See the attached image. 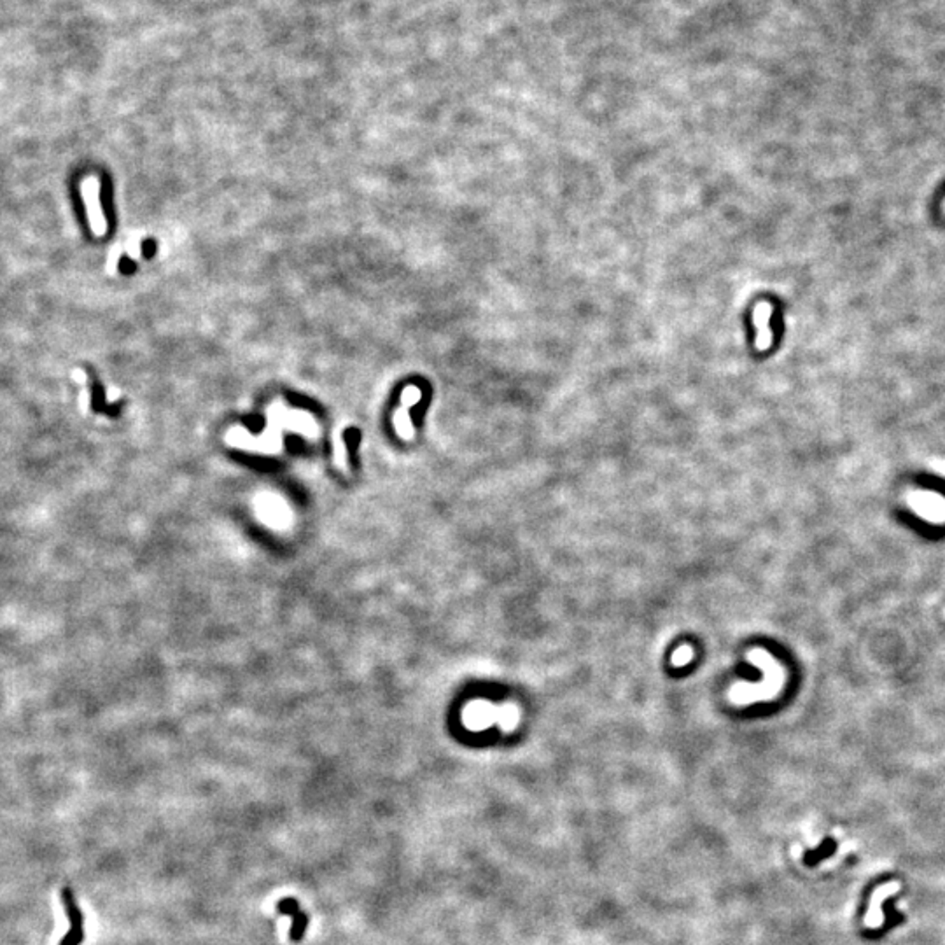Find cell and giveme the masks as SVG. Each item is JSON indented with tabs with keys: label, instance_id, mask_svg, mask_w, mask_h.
<instances>
[{
	"label": "cell",
	"instance_id": "cell-10",
	"mask_svg": "<svg viewBox=\"0 0 945 945\" xmlns=\"http://www.w3.org/2000/svg\"><path fill=\"white\" fill-rule=\"evenodd\" d=\"M90 398H91L90 391H86V389H84V391L81 392V396H79V405H81V408H83V412H88V405H90Z\"/></svg>",
	"mask_w": 945,
	"mask_h": 945
},
{
	"label": "cell",
	"instance_id": "cell-2",
	"mask_svg": "<svg viewBox=\"0 0 945 945\" xmlns=\"http://www.w3.org/2000/svg\"><path fill=\"white\" fill-rule=\"evenodd\" d=\"M81 196H83L91 231L95 237H104L107 233V219H105L100 205V180L95 175L86 177L81 182Z\"/></svg>",
	"mask_w": 945,
	"mask_h": 945
},
{
	"label": "cell",
	"instance_id": "cell-6",
	"mask_svg": "<svg viewBox=\"0 0 945 945\" xmlns=\"http://www.w3.org/2000/svg\"><path fill=\"white\" fill-rule=\"evenodd\" d=\"M277 912L284 914V916H291L292 917V924L291 930H289V938L291 942H302L305 938L306 928H309V914L303 912L302 907H299V902L296 898H282L281 902L277 903Z\"/></svg>",
	"mask_w": 945,
	"mask_h": 945
},
{
	"label": "cell",
	"instance_id": "cell-3",
	"mask_svg": "<svg viewBox=\"0 0 945 945\" xmlns=\"http://www.w3.org/2000/svg\"><path fill=\"white\" fill-rule=\"evenodd\" d=\"M61 896V903H63V909L67 912V917H69L70 923V931L65 935L63 938L60 940V945H81L84 940V916L81 912L79 905L76 902V896H74V891L69 888V886H65L63 889L60 891Z\"/></svg>",
	"mask_w": 945,
	"mask_h": 945
},
{
	"label": "cell",
	"instance_id": "cell-7",
	"mask_svg": "<svg viewBox=\"0 0 945 945\" xmlns=\"http://www.w3.org/2000/svg\"><path fill=\"white\" fill-rule=\"evenodd\" d=\"M770 315H772V305L767 302H760L756 305L755 313H753V320H755L756 326V349L758 350H767L772 343V331L769 327V320Z\"/></svg>",
	"mask_w": 945,
	"mask_h": 945
},
{
	"label": "cell",
	"instance_id": "cell-12",
	"mask_svg": "<svg viewBox=\"0 0 945 945\" xmlns=\"http://www.w3.org/2000/svg\"><path fill=\"white\" fill-rule=\"evenodd\" d=\"M944 615H945V611H944Z\"/></svg>",
	"mask_w": 945,
	"mask_h": 945
},
{
	"label": "cell",
	"instance_id": "cell-9",
	"mask_svg": "<svg viewBox=\"0 0 945 945\" xmlns=\"http://www.w3.org/2000/svg\"><path fill=\"white\" fill-rule=\"evenodd\" d=\"M119 254H121V249H119V245H116V247L111 251V254H109V263H107L109 274H114V272H116V265H118V261H119Z\"/></svg>",
	"mask_w": 945,
	"mask_h": 945
},
{
	"label": "cell",
	"instance_id": "cell-5",
	"mask_svg": "<svg viewBox=\"0 0 945 945\" xmlns=\"http://www.w3.org/2000/svg\"><path fill=\"white\" fill-rule=\"evenodd\" d=\"M902 889L900 882H888V884L879 886L877 889H873L872 896H870V905L868 910L865 914V926L870 928V930H879V928L884 924V912H882V903L884 900H888L889 896L896 895V893Z\"/></svg>",
	"mask_w": 945,
	"mask_h": 945
},
{
	"label": "cell",
	"instance_id": "cell-4",
	"mask_svg": "<svg viewBox=\"0 0 945 945\" xmlns=\"http://www.w3.org/2000/svg\"><path fill=\"white\" fill-rule=\"evenodd\" d=\"M422 398L421 389L415 387V385H408L405 387L401 394V408H398L394 414V425L398 435L401 436L403 439H414L415 436V429L414 424L410 421V415H408V408L417 405Z\"/></svg>",
	"mask_w": 945,
	"mask_h": 945
},
{
	"label": "cell",
	"instance_id": "cell-11",
	"mask_svg": "<svg viewBox=\"0 0 945 945\" xmlns=\"http://www.w3.org/2000/svg\"><path fill=\"white\" fill-rule=\"evenodd\" d=\"M72 380L79 385L86 384V380H88L86 373H84L83 370H72Z\"/></svg>",
	"mask_w": 945,
	"mask_h": 945
},
{
	"label": "cell",
	"instance_id": "cell-1",
	"mask_svg": "<svg viewBox=\"0 0 945 945\" xmlns=\"http://www.w3.org/2000/svg\"><path fill=\"white\" fill-rule=\"evenodd\" d=\"M748 658L762 669L765 681L760 685H746L739 683L730 688L728 698L732 704H753L758 701H770L777 697L784 687V671L767 651L753 650L748 653Z\"/></svg>",
	"mask_w": 945,
	"mask_h": 945
},
{
	"label": "cell",
	"instance_id": "cell-8",
	"mask_svg": "<svg viewBox=\"0 0 945 945\" xmlns=\"http://www.w3.org/2000/svg\"><path fill=\"white\" fill-rule=\"evenodd\" d=\"M692 658H694V650L685 644V646L678 648V650L674 651V655H672V665H674V667H681V665H687Z\"/></svg>",
	"mask_w": 945,
	"mask_h": 945
}]
</instances>
